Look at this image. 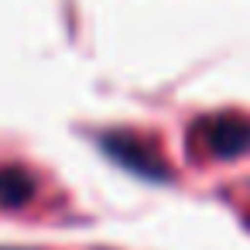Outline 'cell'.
Masks as SVG:
<instances>
[{
	"label": "cell",
	"mask_w": 250,
	"mask_h": 250,
	"mask_svg": "<svg viewBox=\"0 0 250 250\" xmlns=\"http://www.w3.org/2000/svg\"><path fill=\"white\" fill-rule=\"evenodd\" d=\"M103 144H106V151H110L113 158H120L127 168H134V171H141V175H151V178H161V175H165V165L154 161L151 151H147L144 144H137L134 137H127V134H110Z\"/></svg>",
	"instance_id": "2"
},
{
	"label": "cell",
	"mask_w": 250,
	"mask_h": 250,
	"mask_svg": "<svg viewBox=\"0 0 250 250\" xmlns=\"http://www.w3.org/2000/svg\"><path fill=\"white\" fill-rule=\"evenodd\" d=\"M202 137L216 158H233L250 147V124L240 117H212L202 124Z\"/></svg>",
	"instance_id": "1"
}]
</instances>
